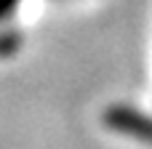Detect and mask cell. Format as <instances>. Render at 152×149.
<instances>
[]
</instances>
